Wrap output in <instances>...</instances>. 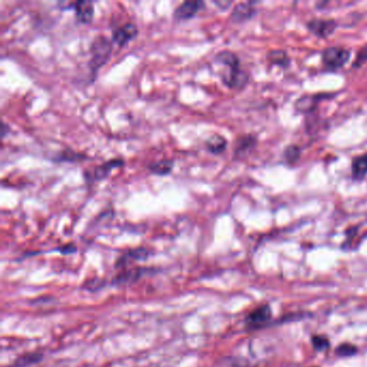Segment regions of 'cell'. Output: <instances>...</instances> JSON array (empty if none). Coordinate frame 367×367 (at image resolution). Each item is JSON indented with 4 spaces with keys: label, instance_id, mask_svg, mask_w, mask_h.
I'll return each mask as SVG.
<instances>
[{
    "label": "cell",
    "instance_id": "d6986e66",
    "mask_svg": "<svg viewBox=\"0 0 367 367\" xmlns=\"http://www.w3.org/2000/svg\"><path fill=\"white\" fill-rule=\"evenodd\" d=\"M267 61H268L273 66L281 67L283 69L288 68L291 60L288 54L283 50H273L267 54Z\"/></svg>",
    "mask_w": 367,
    "mask_h": 367
},
{
    "label": "cell",
    "instance_id": "d4e9b609",
    "mask_svg": "<svg viewBox=\"0 0 367 367\" xmlns=\"http://www.w3.org/2000/svg\"><path fill=\"white\" fill-rule=\"evenodd\" d=\"M62 254H71L76 251V247L73 243H67L57 249Z\"/></svg>",
    "mask_w": 367,
    "mask_h": 367
},
{
    "label": "cell",
    "instance_id": "ac0fdd59",
    "mask_svg": "<svg viewBox=\"0 0 367 367\" xmlns=\"http://www.w3.org/2000/svg\"><path fill=\"white\" fill-rule=\"evenodd\" d=\"M173 167H175L173 160L165 159L150 164L148 166V169L151 173L155 176H168L172 172Z\"/></svg>",
    "mask_w": 367,
    "mask_h": 367
},
{
    "label": "cell",
    "instance_id": "5bb4252c",
    "mask_svg": "<svg viewBox=\"0 0 367 367\" xmlns=\"http://www.w3.org/2000/svg\"><path fill=\"white\" fill-rule=\"evenodd\" d=\"M367 177V152L357 155L351 162V178L354 181H362Z\"/></svg>",
    "mask_w": 367,
    "mask_h": 367
},
{
    "label": "cell",
    "instance_id": "6da1fadb",
    "mask_svg": "<svg viewBox=\"0 0 367 367\" xmlns=\"http://www.w3.org/2000/svg\"><path fill=\"white\" fill-rule=\"evenodd\" d=\"M215 62L226 67V71L221 75L223 84L231 90H242L249 83V73L242 69L238 55L229 50L220 51L216 54Z\"/></svg>",
    "mask_w": 367,
    "mask_h": 367
},
{
    "label": "cell",
    "instance_id": "4316f807",
    "mask_svg": "<svg viewBox=\"0 0 367 367\" xmlns=\"http://www.w3.org/2000/svg\"><path fill=\"white\" fill-rule=\"evenodd\" d=\"M8 129H10V128L8 127V125H7V124L5 123V122H4V123H3V133H2V137H3V139H5V138H6Z\"/></svg>",
    "mask_w": 367,
    "mask_h": 367
},
{
    "label": "cell",
    "instance_id": "44dd1931",
    "mask_svg": "<svg viewBox=\"0 0 367 367\" xmlns=\"http://www.w3.org/2000/svg\"><path fill=\"white\" fill-rule=\"evenodd\" d=\"M41 360L42 354L40 352H31L17 358L13 364L10 365V367H27L29 365L38 363Z\"/></svg>",
    "mask_w": 367,
    "mask_h": 367
},
{
    "label": "cell",
    "instance_id": "484cf974",
    "mask_svg": "<svg viewBox=\"0 0 367 367\" xmlns=\"http://www.w3.org/2000/svg\"><path fill=\"white\" fill-rule=\"evenodd\" d=\"M215 5L222 10H226L231 6V2H215Z\"/></svg>",
    "mask_w": 367,
    "mask_h": 367
},
{
    "label": "cell",
    "instance_id": "9a60e30c",
    "mask_svg": "<svg viewBox=\"0 0 367 367\" xmlns=\"http://www.w3.org/2000/svg\"><path fill=\"white\" fill-rule=\"evenodd\" d=\"M148 272L147 268L143 267H135V268L120 271V273L115 276L113 283L115 284H128L135 282Z\"/></svg>",
    "mask_w": 367,
    "mask_h": 367
},
{
    "label": "cell",
    "instance_id": "8992f818",
    "mask_svg": "<svg viewBox=\"0 0 367 367\" xmlns=\"http://www.w3.org/2000/svg\"><path fill=\"white\" fill-rule=\"evenodd\" d=\"M334 95L331 93L308 94L300 96L294 104V108L298 113H313L318 109L322 100L332 98Z\"/></svg>",
    "mask_w": 367,
    "mask_h": 367
},
{
    "label": "cell",
    "instance_id": "52a82bcc",
    "mask_svg": "<svg viewBox=\"0 0 367 367\" xmlns=\"http://www.w3.org/2000/svg\"><path fill=\"white\" fill-rule=\"evenodd\" d=\"M205 7L206 4L202 0H187L175 9L173 18L176 21H188L203 11Z\"/></svg>",
    "mask_w": 367,
    "mask_h": 367
},
{
    "label": "cell",
    "instance_id": "7c38bea8",
    "mask_svg": "<svg viewBox=\"0 0 367 367\" xmlns=\"http://www.w3.org/2000/svg\"><path fill=\"white\" fill-rule=\"evenodd\" d=\"M74 16L76 22H79L80 24H91L94 18V4L88 0H79V2L73 3Z\"/></svg>",
    "mask_w": 367,
    "mask_h": 367
},
{
    "label": "cell",
    "instance_id": "8fae6325",
    "mask_svg": "<svg viewBox=\"0 0 367 367\" xmlns=\"http://www.w3.org/2000/svg\"><path fill=\"white\" fill-rule=\"evenodd\" d=\"M149 257V251L146 248H135L125 251L123 254H121L119 259L115 262V267L120 271L127 269L128 266L133 264V262H139L147 260Z\"/></svg>",
    "mask_w": 367,
    "mask_h": 367
},
{
    "label": "cell",
    "instance_id": "ffe728a7",
    "mask_svg": "<svg viewBox=\"0 0 367 367\" xmlns=\"http://www.w3.org/2000/svg\"><path fill=\"white\" fill-rule=\"evenodd\" d=\"M302 148L297 146V144H290L283 151V161L287 165H295L299 161L300 157H302Z\"/></svg>",
    "mask_w": 367,
    "mask_h": 367
},
{
    "label": "cell",
    "instance_id": "7402d4cb",
    "mask_svg": "<svg viewBox=\"0 0 367 367\" xmlns=\"http://www.w3.org/2000/svg\"><path fill=\"white\" fill-rule=\"evenodd\" d=\"M366 62H367V43L358 52L357 56H355V59L352 63V68L359 69L360 67H362Z\"/></svg>",
    "mask_w": 367,
    "mask_h": 367
},
{
    "label": "cell",
    "instance_id": "4fadbf2b",
    "mask_svg": "<svg viewBox=\"0 0 367 367\" xmlns=\"http://www.w3.org/2000/svg\"><path fill=\"white\" fill-rule=\"evenodd\" d=\"M258 144V137L252 133H247L239 137L236 140L235 148H234V158L235 159H242L246 155L251 152Z\"/></svg>",
    "mask_w": 367,
    "mask_h": 367
},
{
    "label": "cell",
    "instance_id": "ba28073f",
    "mask_svg": "<svg viewBox=\"0 0 367 367\" xmlns=\"http://www.w3.org/2000/svg\"><path fill=\"white\" fill-rule=\"evenodd\" d=\"M138 33L139 30L135 24L125 23L112 30L111 41L115 43L119 48H123L127 43H129L133 39H136L138 37Z\"/></svg>",
    "mask_w": 367,
    "mask_h": 367
},
{
    "label": "cell",
    "instance_id": "e0dca14e",
    "mask_svg": "<svg viewBox=\"0 0 367 367\" xmlns=\"http://www.w3.org/2000/svg\"><path fill=\"white\" fill-rule=\"evenodd\" d=\"M205 146L209 153L214 155H221L226 151L228 142L224 136L219 135V133H214L206 140Z\"/></svg>",
    "mask_w": 367,
    "mask_h": 367
},
{
    "label": "cell",
    "instance_id": "277c9868",
    "mask_svg": "<svg viewBox=\"0 0 367 367\" xmlns=\"http://www.w3.org/2000/svg\"><path fill=\"white\" fill-rule=\"evenodd\" d=\"M125 161L122 158H114L111 159L103 164L93 167L91 169H86L83 171V178L86 184L91 185L95 182H99L105 180L106 178L111 173L113 169L123 167Z\"/></svg>",
    "mask_w": 367,
    "mask_h": 367
},
{
    "label": "cell",
    "instance_id": "83f0119b",
    "mask_svg": "<svg viewBox=\"0 0 367 367\" xmlns=\"http://www.w3.org/2000/svg\"><path fill=\"white\" fill-rule=\"evenodd\" d=\"M314 367H315V366H314Z\"/></svg>",
    "mask_w": 367,
    "mask_h": 367
},
{
    "label": "cell",
    "instance_id": "30bf717a",
    "mask_svg": "<svg viewBox=\"0 0 367 367\" xmlns=\"http://www.w3.org/2000/svg\"><path fill=\"white\" fill-rule=\"evenodd\" d=\"M272 318V310L269 306L263 305L252 310L246 318V325L250 330L261 329L268 323Z\"/></svg>",
    "mask_w": 367,
    "mask_h": 367
},
{
    "label": "cell",
    "instance_id": "5b68a950",
    "mask_svg": "<svg viewBox=\"0 0 367 367\" xmlns=\"http://www.w3.org/2000/svg\"><path fill=\"white\" fill-rule=\"evenodd\" d=\"M337 27V22L333 18L314 17L306 22L307 30L319 39H326L331 37Z\"/></svg>",
    "mask_w": 367,
    "mask_h": 367
},
{
    "label": "cell",
    "instance_id": "7a4b0ae2",
    "mask_svg": "<svg viewBox=\"0 0 367 367\" xmlns=\"http://www.w3.org/2000/svg\"><path fill=\"white\" fill-rule=\"evenodd\" d=\"M112 41L104 35H98L92 41L90 47L91 59L87 64L92 81L96 79L100 68L109 62L111 54H112Z\"/></svg>",
    "mask_w": 367,
    "mask_h": 367
},
{
    "label": "cell",
    "instance_id": "9c48e42d",
    "mask_svg": "<svg viewBox=\"0 0 367 367\" xmlns=\"http://www.w3.org/2000/svg\"><path fill=\"white\" fill-rule=\"evenodd\" d=\"M253 2L239 3L233 8L230 13V21L234 24H242L244 22L252 20L258 13V9L255 8Z\"/></svg>",
    "mask_w": 367,
    "mask_h": 367
},
{
    "label": "cell",
    "instance_id": "cb8c5ba5",
    "mask_svg": "<svg viewBox=\"0 0 367 367\" xmlns=\"http://www.w3.org/2000/svg\"><path fill=\"white\" fill-rule=\"evenodd\" d=\"M313 344L316 350L318 351H323L326 350L330 346V342L327 340V338L323 337V336H314L313 337Z\"/></svg>",
    "mask_w": 367,
    "mask_h": 367
},
{
    "label": "cell",
    "instance_id": "3957f363",
    "mask_svg": "<svg viewBox=\"0 0 367 367\" xmlns=\"http://www.w3.org/2000/svg\"><path fill=\"white\" fill-rule=\"evenodd\" d=\"M351 57V50L343 47H329L322 51L321 62L324 69L329 71H337L346 66Z\"/></svg>",
    "mask_w": 367,
    "mask_h": 367
},
{
    "label": "cell",
    "instance_id": "2e32d148",
    "mask_svg": "<svg viewBox=\"0 0 367 367\" xmlns=\"http://www.w3.org/2000/svg\"><path fill=\"white\" fill-rule=\"evenodd\" d=\"M87 159V155L82 152H78L71 148H65L55 154L52 161L54 163H80Z\"/></svg>",
    "mask_w": 367,
    "mask_h": 367
},
{
    "label": "cell",
    "instance_id": "603a6c76",
    "mask_svg": "<svg viewBox=\"0 0 367 367\" xmlns=\"http://www.w3.org/2000/svg\"><path fill=\"white\" fill-rule=\"evenodd\" d=\"M357 351H358L357 347L352 346L350 343H343L336 349V353L340 355V357H351V355H354L357 353Z\"/></svg>",
    "mask_w": 367,
    "mask_h": 367
}]
</instances>
